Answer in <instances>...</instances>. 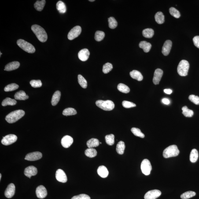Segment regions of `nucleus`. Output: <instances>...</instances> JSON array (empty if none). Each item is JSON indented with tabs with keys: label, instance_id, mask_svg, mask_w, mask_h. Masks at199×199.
<instances>
[{
	"label": "nucleus",
	"instance_id": "obj_18",
	"mask_svg": "<svg viewBox=\"0 0 199 199\" xmlns=\"http://www.w3.org/2000/svg\"><path fill=\"white\" fill-rule=\"evenodd\" d=\"M172 42L170 40H167L164 42L162 47V53L164 56L168 55L171 51Z\"/></svg>",
	"mask_w": 199,
	"mask_h": 199
},
{
	"label": "nucleus",
	"instance_id": "obj_48",
	"mask_svg": "<svg viewBox=\"0 0 199 199\" xmlns=\"http://www.w3.org/2000/svg\"><path fill=\"white\" fill-rule=\"evenodd\" d=\"M123 106L125 108H130L136 106V105L132 102L127 101H123L122 103Z\"/></svg>",
	"mask_w": 199,
	"mask_h": 199
},
{
	"label": "nucleus",
	"instance_id": "obj_7",
	"mask_svg": "<svg viewBox=\"0 0 199 199\" xmlns=\"http://www.w3.org/2000/svg\"><path fill=\"white\" fill-rule=\"evenodd\" d=\"M152 169L151 164L149 160L147 159H144L141 164V170L143 173L145 175H149Z\"/></svg>",
	"mask_w": 199,
	"mask_h": 199
},
{
	"label": "nucleus",
	"instance_id": "obj_10",
	"mask_svg": "<svg viewBox=\"0 0 199 199\" xmlns=\"http://www.w3.org/2000/svg\"><path fill=\"white\" fill-rule=\"evenodd\" d=\"M42 154L39 152H31L27 154L25 159L28 161H33L39 160L42 157Z\"/></svg>",
	"mask_w": 199,
	"mask_h": 199
},
{
	"label": "nucleus",
	"instance_id": "obj_17",
	"mask_svg": "<svg viewBox=\"0 0 199 199\" xmlns=\"http://www.w3.org/2000/svg\"><path fill=\"white\" fill-rule=\"evenodd\" d=\"M163 75V71L160 69H156L154 74L153 82L155 85L159 84Z\"/></svg>",
	"mask_w": 199,
	"mask_h": 199
},
{
	"label": "nucleus",
	"instance_id": "obj_52",
	"mask_svg": "<svg viewBox=\"0 0 199 199\" xmlns=\"http://www.w3.org/2000/svg\"><path fill=\"white\" fill-rule=\"evenodd\" d=\"M162 101L163 103L166 104V105H168L170 103L169 100L166 98H163L162 100Z\"/></svg>",
	"mask_w": 199,
	"mask_h": 199
},
{
	"label": "nucleus",
	"instance_id": "obj_41",
	"mask_svg": "<svg viewBox=\"0 0 199 199\" xmlns=\"http://www.w3.org/2000/svg\"><path fill=\"white\" fill-rule=\"evenodd\" d=\"M105 140L107 144L109 145H112L114 144V135L111 134L107 135L105 137Z\"/></svg>",
	"mask_w": 199,
	"mask_h": 199
},
{
	"label": "nucleus",
	"instance_id": "obj_4",
	"mask_svg": "<svg viewBox=\"0 0 199 199\" xmlns=\"http://www.w3.org/2000/svg\"><path fill=\"white\" fill-rule=\"evenodd\" d=\"M17 44L19 47L25 51L29 53H35V49L34 46L31 44L22 39H19L17 41Z\"/></svg>",
	"mask_w": 199,
	"mask_h": 199
},
{
	"label": "nucleus",
	"instance_id": "obj_45",
	"mask_svg": "<svg viewBox=\"0 0 199 199\" xmlns=\"http://www.w3.org/2000/svg\"><path fill=\"white\" fill-rule=\"evenodd\" d=\"M112 68H113V66L112 64L110 63H107L103 66V72L104 73H108L112 70Z\"/></svg>",
	"mask_w": 199,
	"mask_h": 199
},
{
	"label": "nucleus",
	"instance_id": "obj_31",
	"mask_svg": "<svg viewBox=\"0 0 199 199\" xmlns=\"http://www.w3.org/2000/svg\"><path fill=\"white\" fill-rule=\"evenodd\" d=\"M155 21L158 24H162L164 22V16L162 12H157L155 15Z\"/></svg>",
	"mask_w": 199,
	"mask_h": 199
},
{
	"label": "nucleus",
	"instance_id": "obj_32",
	"mask_svg": "<svg viewBox=\"0 0 199 199\" xmlns=\"http://www.w3.org/2000/svg\"><path fill=\"white\" fill-rule=\"evenodd\" d=\"M198 157V153L197 149H193L191 152L190 159L192 163H195Z\"/></svg>",
	"mask_w": 199,
	"mask_h": 199
},
{
	"label": "nucleus",
	"instance_id": "obj_53",
	"mask_svg": "<svg viewBox=\"0 0 199 199\" xmlns=\"http://www.w3.org/2000/svg\"><path fill=\"white\" fill-rule=\"evenodd\" d=\"M164 92L167 94H170L172 93V90L170 89H165L164 90Z\"/></svg>",
	"mask_w": 199,
	"mask_h": 199
},
{
	"label": "nucleus",
	"instance_id": "obj_46",
	"mask_svg": "<svg viewBox=\"0 0 199 199\" xmlns=\"http://www.w3.org/2000/svg\"><path fill=\"white\" fill-rule=\"evenodd\" d=\"M169 12L171 15L176 18H179L180 17V14L178 10L173 7L170 8Z\"/></svg>",
	"mask_w": 199,
	"mask_h": 199
},
{
	"label": "nucleus",
	"instance_id": "obj_56",
	"mask_svg": "<svg viewBox=\"0 0 199 199\" xmlns=\"http://www.w3.org/2000/svg\"><path fill=\"white\" fill-rule=\"evenodd\" d=\"M0 53H1V55H2V53H1V52Z\"/></svg>",
	"mask_w": 199,
	"mask_h": 199
},
{
	"label": "nucleus",
	"instance_id": "obj_39",
	"mask_svg": "<svg viewBox=\"0 0 199 199\" xmlns=\"http://www.w3.org/2000/svg\"><path fill=\"white\" fill-rule=\"evenodd\" d=\"M196 195V193L195 192L189 191L185 192L182 193L180 196L181 198L182 199H187L194 197Z\"/></svg>",
	"mask_w": 199,
	"mask_h": 199
},
{
	"label": "nucleus",
	"instance_id": "obj_5",
	"mask_svg": "<svg viewBox=\"0 0 199 199\" xmlns=\"http://www.w3.org/2000/svg\"><path fill=\"white\" fill-rule=\"evenodd\" d=\"M96 104L98 107L105 111L112 110L115 107L114 103L110 100L105 101L98 100L96 101Z\"/></svg>",
	"mask_w": 199,
	"mask_h": 199
},
{
	"label": "nucleus",
	"instance_id": "obj_43",
	"mask_svg": "<svg viewBox=\"0 0 199 199\" xmlns=\"http://www.w3.org/2000/svg\"><path fill=\"white\" fill-rule=\"evenodd\" d=\"M131 131L136 136L140 137L141 138H144L145 137V135L143 133L141 132L139 129L136 128H132L131 129Z\"/></svg>",
	"mask_w": 199,
	"mask_h": 199
},
{
	"label": "nucleus",
	"instance_id": "obj_54",
	"mask_svg": "<svg viewBox=\"0 0 199 199\" xmlns=\"http://www.w3.org/2000/svg\"><path fill=\"white\" fill-rule=\"evenodd\" d=\"M1 178H2V175L1 174H0V180H1Z\"/></svg>",
	"mask_w": 199,
	"mask_h": 199
},
{
	"label": "nucleus",
	"instance_id": "obj_35",
	"mask_svg": "<svg viewBox=\"0 0 199 199\" xmlns=\"http://www.w3.org/2000/svg\"><path fill=\"white\" fill-rule=\"evenodd\" d=\"M77 112L76 110L72 108H66L63 111L62 114L64 116H72L76 115Z\"/></svg>",
	"mask_w": 199,
	"mask_h": 199
},
{
	"label": "nucleus",
	"instance_id": "obj_42",
	"mask_svg": "<svg viewBox=\"0 0 199 199\" xmlns=\"http://www.w3.org/2000/svg\"><path fill=\"white\" fill-rule=\"evenodd\" d=\"M18 85L16 83H12L8 85L4 88V90L6 92L13 91L18 88Z\"/></svg>",
	"mask_w": 199,
	"mask_h": 199
},
{
	"label": "nucleus",
	"instance_id": "obj_38",
	"mask_svg": "<svg viewBox=\"0 0 199 199\" xmlns=\"http://www.w3.org/2000/svg\"><path fill=\"white\" fill-rule=\"evenodd\" d=\"M78 83L82 88L84 89L86 88L87 86V82L82 75H78Z\"/></svg>",
	"mask_w": 199,
	"mask_h": 199
},
{
	"label": "nucleus",
	"instance_id": "obj_50",
	"mask_svg": "<svg viewBox=\"0 0 199 199\" xmlns=\"http://www.w3.org/2000/svg\"><path fill=\"white\" fill-rule=\"evenodd\" d=\"M71 199H91L87 195L81 194L79 195L74 196Z\"/></svg>",
	"mask_w": 199,
	"mask_h": 199
},
{
	"label": "nucleus",
	"instance_id": "obj_2",
	"mask_svg": "<svg viewBox=\"0 0 199 199\" xmlns=\"http://www.w3.org/2000/svg\"><path fill=\"white\" fill-rule=\"evenodd\" d=\"M24 114V111L21 110L13 111L8 114L5 118V119L8 123H15L23 117Z\"/></svg>",
	"mask_w": 199,
	"mask_h": 199
},
{
	"label": "nucleus",
	"instance_id": "obj_3",
	"mask_svg": "<svg viewBox=\"0 0 199 199\" xmlns=\"http://www.w3.org/2000/svg\"><path fill=\"white\" fill-rule=\"evenodd\" d=\"M180 153L178 146L175 145H172L166 148L163 151V156L165 158L176 157Z\"/></svg>",
	"mask_w": 199,
	"mask_h": 199
},
{
	"label": "nucleus",
	"instance_id": "obj_26",
	"mask_svg": "<svg viewBox=\"0 0 199 199\" xmlns=\"http://www.w3.org/2000/svg\"><path fill=\"white\" fill-rule=\"evenodd\" d=\"M99 141L96 138H92L87 142V145L89 148L96 147L99 145Z\"/></svg>",
	"mask_w": 199,
	"mask_h": 199
},
{
	"label": "nucleus",
	"instance_id": "obj_55",
	"mask_svg": "<svg viewBox=\"0 0 199 199\" xmlns=\"http://www.w3.org/2000/svg\"><path fill=\"white\" fill-rule=\"evenodd\" d=\"M90 2H94V0H92V1H89Z\"/></svg>",
	"mask_w": 199,
	"mask_h": 199
},
{
	"label": "nucleus",
	"instance_id": "obj_19",
	"mask_svg": "<svg viewBox=\"0 0 199 199\" xmlns=\"http://www.w3.org/2000/svg\"><path fill=\"white\" fill-rule=\"evenodd\" d=\"M90 55V52L88 49H82L78 54V58L82 61H86L88 59Z\"/></svg>",
	"mask_w": 199,
	"mask_h": 199
},
{
	"label": "nucleus",
	"instance_id": "obj_27",
	"mask_svg": "<svg viewBox=\"0 0 199 199\" xmlns=\"http://www.w3.org/2000/svg\"><path fill=\"white\" fill-rule=\"evenodd\" d=\"M126 146L123 141H120L118 143L116 146V151L119 154L123 155L124 153Z\"/></svg>",
	"mask_w": 199,
	"mask_h": 199
},
{
	"label": "nucleus",
	"instance_id": "obj_30",
	"mask_svg": "<svg viewBox=\"0 0 199 199\" xmlns=\"http://www.w3.org/2000/svg\"><path fill=\"white\" fill-rule=\"evenodd\" d=\"M17 104V101L13 99L7 97L3 101L2 105L3 106H6L7 105H14Z\"/></svg>",
	"mask_w": 199,
	"mask_h": 199
},
{
	"label": "nucleus",
	"instance_id": "obj_33",
	"mask_svg": "<svg viewBox=\"0 0 199 199\" xmlns=\"http://www.w3.org/2000/svg\"><path fill=\"white\" fill-rule=\"evenodd\" d=\"M85 155L87 157L92 158L97 156V152L94 148H88L86 149L85 151Z\"/></svg>",
	"mask_w": 199,
	"mask_h": 199
},
{
	"label": "nucleus",
	"instance_id": "obj_47",
	"mask_svg": "<svg viewBox=\"0 0 199 199\" xmlns=\"http://www.w3.org/2000/svg\"><path fill=\"white\" fill-rule=\"evenodd\" d=\"M30 84H31V86L34 88L40 87L42 85V82L40 80H31L30 82Z\"/></svg>",
	"mask_w": 199,
	"mask_h": 199
},
{
	"label": "nucleus",
	"instance_id": "obj_9",
	"mask_svg": "<svg viewBox=\"0 0 199 199\" xmlns=\"http://www.w3.org/2000/svg\"><path fill=\"white\" fill-rule=\"evenodd\" d=\"M17 139V137L16 135L14 134H9L5 137H3V138L1 141V142L3 145L8 146L15 142Z\"/></svg>",
	"mask_w": 199,
	"mask_h": 199
},
{
	"label": "nucleus",
	"instance_id": "obj_22",
	"mask_svg": "<svg viewBox=\"0 0 199 199\" xmlns=\"http://www.w3.org/2000/svg\"><path fill=\"white\" fill-rule=\"evenodd\" d=\"M15 99L20 101H25L29 98L28 96L27 95L24 91L23 90L17 92L15 95Z\"/></svg>",
	"mask_w": 199,
	"mask_h": 199
},
{
	"label": "nucleus",
	"instance_id": "obj_51",
	"mask_svg": "<svg viewBox=\"0 0 199 199\" xmlns=\"http://www.w3.org/2000/svg\"><path fill=\"white\" fill-rule=\"evenodd\" d=\"M193 41L195 46L199 49V36L194 37Z\"/></svg>",
	"mask_w": 199,
	"mask_h": 199
},
{
	"label": "nucleus",
	"instance_id": "obj_13",
	"mask_svg": "<svg viewBox=\"0 0 199 199\" xmlns=\"http://www.w3.org/2000/svg\"><path fill=\"white\" fill-rule=\"evenodd\" d=\"M37 197L40 199L45 198L47 195V190L44 186L41 185L37 188L36 190Z\"/></svg>",
	"mask_w": 199,
	"mask_h": 199
},
{
	"label": "nucleus",
	"instance_id": "obj_14",
	"mask_svg": "<svg viewBox=\"0 0 199 199\" xmlns=\"http://www.w3.org/2000/svg\"><path fill=\"white\" fill-rule=\"evenodd\" d=\"M37 173V169L34 166H29L25 169L24 175L30 178H31V176L36 175Z\"/></svg>",
	"mask_w": 199,
	"mask_h": 199
},
{
	"label": "nucleus",
	"instance_id": "obj_34",
	"mask_svg": "<svg viewBox=\"0 0 199 199\" xmlns=\"http://www.w3.org/2000/svg\"><path fill=\"white\" fill-rule=\"evenodd\" d=\"M154 32L152 28H146L143 30L142 34L144 37L146 38H151L153 37Z\"/></svg>",
	"mask_w": 199,
	"mask_h": 199
},
{
	"label": "nucleus",
	"instance_id": "obj_20",
	"mask_svg": "<svg viewBox=\"0 0 199 199\" xmlns=\"http://www.w3.org/2000/svg\"><path fill=\"white\" fill-rule=\"evenodd\" d=\"M20 63L18 61H14L9 63L5 66L4 70L10 71L17 69L20 67Z\"/></svg>",
	"mask_w": 199,
	"mask_h": 199
},
{
	"label": "nucleus",
	"instance_id": "obj_23",
	"mask_svg": "<svg viewBox=\"0 0 199 199\" xmlns=\"http://www.w3.org/2000/svg\"><path fill=\"white\" fill-rule=\"evenodd\" d=\"M61 93L59 91H57L54 93L52 97L51 104L53 106H55L58 103L61 98Z\"/></svg>",
	"mask_w": 199,
	"mask_h": 199
},
{
	"label": "nucleus",
	"instance_id": "obj_16",
	"mask_svg": "<svg viewBox=\"0 0 199 199\" xmlns=\"http://www.w3.org/2000/svg\"><path fill=\"white\" fill-rule=\"evenodd\" d=\"M73 142V139L69 135L64 136L62 139V145L64 148H68L72 145Z\"/></svg>",
	"mask_w": 199,
	"mask_h": 199
},
{
	"label": "nucleus",
	"instance_id": "obj_36",
	"mask_svg": "<svg viewBox=\"0 0 199 199\" xmlns=\"http://www.w3.org/2000/svg\"><path fill=\"white\" fill-rule=\"evenodd\" d=\"M182 113L184 116L187 117H191L193 116V111L189 109L187 107L185 106L182 108Z\"/></svg>",
	"mask_w": 199,
	"mask_h": 199
},
{
	"label": "nucleus",
	"instance_id": "obj_57",
	"mask_svg": "<svg viewBox=\"0 0 199 199\" xmlns=\"http://www.w3.org/2000/svg\"><path fill=\"white\" fill-rule=\"evenodd\" d=\"M100 144H101V142H100Z\"/></svg>",
	"mask_w": 199,
	"mask_h": 199
},
{
	"label": "nucleus",
	"instance_id": "obj_44",
	"mask_svg": "<svg viewBox=\"0 0 199 199\" xmlns=\"http://www.w3.org/2000/svg\"><path fill=\"white\" fill-rule=\"evenodd\" d=\"M105 37V33L102 31H97L95 34V39L97 42L102 41Z\"/></svg>",
	"mask_w": 199,
	"mask_h": 199
},
{
	"label": "nucleus",
	"instance_id": "obj_28",
	"mask_svg": "<svg viewBox=\"0 0 199 199\" xmlns=\"http://www.w3.org/2000/svg\"><path fill=\"white\" fill-rule=\"evenodd\" d=\"M46 3V1L45 0L37 1L34 4V8L38 11H42Z\"/></svg>",
	"mask_w": 199,
	"mask_h": 199
},
{
	"label": "nucleus",
	"instance_id": "obj_12",
	"mask_svg": "<svg viewBox=\"0 0 199 199\" xmlns=\"http://www.w3.org/2000/svg\"><path fill=\"white\" fill-rule=\"evenodd\" d=\"M55 177L57 180L59 182L63 183H65L67 182V175L64 171L61 169H59L56 171Z\"/></svg>",
	"mask_w": 199,
	"mask_h": 199
},
{
	"label": "nucleus",
	"instance_id": "obj_40",
	"mask_svg": "<svg viewBox=\"0 0 199 199\" xmlns=\"http://www.w3.org/2000/svg\"><path fill=\"white\" fill-rule=\"evenodd\" d=\"M108 25L111 29H114L117 26L118 23L114 18L112 17L108 19Z\"/></svg>",
	"mask_w": 199,
	"mask_h": 199
},
{
	"label": "nucleus",
	"instance_id": "obj_1",
	"mask_svg": "<svg viewBox=\"0 0 199 199\" xmlns=\"http://www.w3.org/2000/svg\"><path fill=\"white\" fill-rule=\"evenodd\" d=\"M31 29L40 42H46L48 38L47 34L42 27L38 25L34 24L31 26Z\"/></svg>",
	"mask_w": 199,
	"mask_h": 199
},
{
	"label": "nucleus",
	"instance_id": "obj_21",
	"mask_svg": "<svg viewBox=\"0 0 199 199\" xmlns=\"http://www.w3.org/2000/svg\"><path fill=\"white\" fill-rule=\"evenodd\" d=\"M97 172L99 175L103 178H107L109 173L107 169L104 166L99 167Z\"/></svg>",
	"mask_w": 199,
	"mask_h": 199
},
{
	"label": "nucleus",
	"instance_id": "obj_49",
	"mask_svg": "<svg viewBox=\"0 0 199 199\" xmlns=\"http://www.w3.org/2000/svg\"><path fill=\"white\" fill-rule=\"evenodd\" d=\"M190 101L196 105H199V97L193 94L189 96V97Z\"/></svg>",
	"mask_w": 199,
	"mask_h": 199
},
{
	"label": "nucleus",
	"instance_id": "obj_8",
	"mask_svg": "<svg viewBox=\"0 0 199 199\" xmlns=\"http://www.w3.org/2000/svg\"><path fill=\"white\" fill-rule=\"evenodd\" d=\"M82 32V28L80 26H76L71 29L68 33V39L72 40L79 36Z\"/></svg>",
	"mask_w": 199,
	"mask_h": 199
},
{
	"label": "nucleus",
	"instance_id": "obj_15",
	"mask_svg": "<svg viewBox=\"0 0 199 199\" xmlns=\"http://www.w3.org/2000/svg\"><path fill=\"white\" fill-rule=\"evenodd\" d=\"M15 192V186L14 184L11 183L8 185L5 192V197L7 198H10L14 196Z\"/></svg>",
	"mask_w": 199,
	"mask_h": 199
},
{
	"label": "nucleus",
	"instance_id": "obj_6",
	"mask_svg": "<svg viewBox=\"0 0 199 199\" xmlns=\"http://www.w3.org/2000/svg\"><path fill=\"white\" fill-rule=\"evenodd\" d=\"M190 67L189 62L186 60H182L180 62L178 67V73L180 76H186Z\"/></svg>",
	"mask_w": 199,
	"mask_h": 199
},
{
	"label": "nucleus",
	"instance_id": "obj_37",
	"mask_svg": "<svg viewBox=\"0 0 199 199\" xmlns=\"http://www.w3.org/2000/svg\"><path fill=\"white\" fill-rule=\"evenodd\" d=\"M117 89L119 91L123 93H128L130 92V89L128 86L123 83L119 84Z\"/></svg>",
	"mask_w": 199,
	"mask_h": 199
},
{
	"label": "nucleus",
	"instance_id": "obj_11",
	"mask_svg": "<svg viewBox=\"0 0 199 199\" xmlns=\"http://www.w3.org/2000/svg\"><path fill=\"white\" fill-rule=\"evenodd\" d=\"M161 193V192L159 190H153L149 191L145 194L144 196V198L145 199H156L160 197Z\"/></svg>",
	"mask_w": 199,
	"mask_h": 199
},
{
	"label": "nucleus",
	"instance_id": "obj_25",
	"mask_svg": "<svg viewBox=\"0 0 199 199\" xmlns=\"http://www.w3.org/2000/svg\"><path fill=\"white\" fill-rule=\"evenodd\" d=\"M130 76L133 79L137 80L139 81H142L143 79V77L139 71L137 70H133L130 72Z\"/></svg>",
	"mask_w": 199,
	"mask_h": 199
},
{
	"label": "nucleus",
	"instance_id": "obj_29",
	"mask_svg": "<svg viewBox=\"0 0 199 199\" xmlns=\"http://www.w3.org/2000/svg\"><path fill=\"white\" fill-rule=\"evenodd\" d=\"M57 10L61 13H65L67 11L66 6L62 1H59L57 3Z\"/></svg>",
	"mask_w": 199,
	"mask_h": 199
},
{
	"label": "nucleus",
	"instance_id": "obj_24",
	"mask_svg": "<svg viewBox=\"0 0 199 199\" xmlns=\"http://www.w3.org/2000/svg\"><path fill=\"white\" fill-rule=\"evenodd\" d=\"M139 47L143 49L145 53H148L150 50L152 45L149 42L146 41H142L139 44Z\"/></svg>",
	"mask_w": 199,
	"mask_h": 199
}]
</instances>
